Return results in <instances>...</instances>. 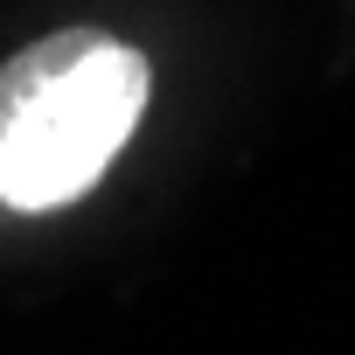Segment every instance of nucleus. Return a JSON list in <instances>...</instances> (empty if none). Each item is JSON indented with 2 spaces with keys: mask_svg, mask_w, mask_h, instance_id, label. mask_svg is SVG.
Instances as JSON below:
<instances>
[{
  "mask_svg": "<svg viewBox=\"0 0 355 355\" xmlns=\"http://www.w3.org/2000/svg\"><path fill=\"white\" fill-rule=\"evenodd\" d=\"M153 98V70L105 28H56L0 63V209L84 202Z\"/></svg>",
  "mask_w": 355,
  "mask_h": 355,
  "instance_id": "obj_1",
  "label": "nucleus"
}]
</instances>
